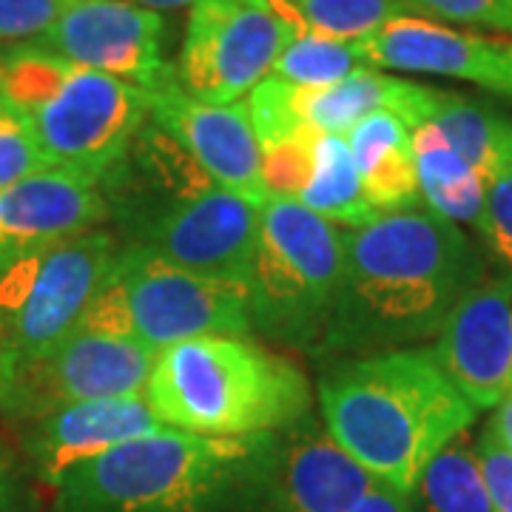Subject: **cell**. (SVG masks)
Returning <instances> with one entry per match:
<instances>
[{
  "mask_svg": "<svg viewBox=\"0 0 512 512\" xmlns=\"http://www.w3.org/2000/svg\"><path fill=\"white\" fill-rule=\"evenodd\" d=\"M410 512H493L470 430L456 436L421 470L410 493Z\"/></svg>",
  "mask_w": 512,
  "mask_h": 512,
  "instance_id": "cell-24",
  "label": "cell"
},
{
  "mask_svg": "<svg viewBox=\"0 0 512 512\" xmlns=\"http://www.w3.org/2000/svg\"><path fill=\"white\" fill-rule=\"evenodd\" d=\"M120 242L94 228L0 271V373L63 342L89 311Z\"/></svg>",
  "mask_w": 512,
  "mask_h": 512,
  "instance_id": "cell-9",
  "label": "cell"
},
{
  "mask_svg": "<svg viewBox=\"0 0 512 512\" xmlns=\"http://www.w3.org/2000/svg\"><path fill=\"white\" fill-rule=\"evenodd\" d=\"M3 52H6V49H0V57H3Z\"/></svg>",
  "mask_w": 512,
  "mask_h": 512,
  "instance_id": "cell-36",
  "label": "cell"
},
{
  "mask_svg": "<svg viewBox=\"0 0 512 512\" xmlns=\"http://www.w3.org/2000/svg\"><path fill=\"white\" fill-rule=\"evenodd\" d=\"M439 100V89L402 80L370 66L319 89L293 86V109L299 123L319 134H342V137L376 111H393L410 128L419 126L421 120L433 114Z\"/></svg>",
  "mask_w": 512,
  "mask_h": 512,
  "instance_id": "cell-19",
  "label": "cell"
},
{
  "mask_svg": "<svg viewBox=\"0 0 512 512\" xmlns=\"http://www.w3.org/2000/svg\"><path fill=\"white\" fill-rule=\"evenodd\" d=\"M359 43L370 69L464 80L512 100V37L481 35L404 15Z\"/></svg>",
  "mask_w": 512,
  "mask_h": 512,
  "instance_id": "cell-14",
  "label": "cell"
},
{
  "mask_svg": "<svg viewBox=\"0 0 512 512\" xmlns=\"http://www.w3.org/2000/svg\"><path fill=\"white\" fill-rule=\"evenodd\" d=\"M49 168L26 114L0 94V188Z\"/></svg>",
  "mask_w": 512,
  "mask_h": 512,
  "instance_id": "cell-27",
  "label": "cell"
},
{
  "mask_svg": "<svg viewBox=\"0 0 512 512\" xmlns=\"http://www.w3.org/2000/svg\"><path fill=\"white\" fill-rule=\"evenodd\" d=\"M163 43L160 12L131 0H69L35 46L151 94L174 77V69L163 60Z\"/></svg>",
  "mask_w": 512,
  "mask_h": 512,
  "instance_id": "cell-12",
  "label": "cell"
},
{
  "mask_svg": "<svg viewBox=\"0 0 512 512\" xmlns=\"http://www.w3.org/2000/svg\"><path fill=\"white\" fill-rule=\"evenodd\" d=\"M0 94L35 128L49 168L100 180L151 117V94L120 77L74 66L35 43L0 57Z\"/></svg>",
  "mask_w": 512,
  "mask_h": 512,
  "instance_id": "cell-6",
  "label": "cell"
},
{
  "mask_svg": "<svg viewBox=\"0 0 512 512\" xmlns=\"http://www.w3.org/2000/svg\"><path fill=\"white\" fill-rule=\"evenodd\" d=\"M69 0H0V49L37 43Z\"/></svg>",
  "mask_w": 512,
  "mask_h": 512,
  "instance_id": "cell-30",
  "label": "cell"
},
{
  "mask_svg": "<svg viewBox=\"0 0 512 512\" xmlns=\"http://www.w3.org/2000/svg\"><path fill=\"white\" fill-rule=\"evenodd\" d=\"M373 484L330 436L319 410L276 433L274 512H350Z\"/></svg>",
  "mask_w": 512,
  "mask_h": 512,
  "instance_id": "cell-18",
  "label": "cell"
},
{
  "mask_svg": "<svg viewBox=\"0 0 512 512\" xmlns=\"http://www.w3.org/2000/svg\"><path fill=\"white\" fill-rule=\"evenodd\" d=\"M484 276L473 239L424 205L345 228L342 282L319 353L365 356L436 339Z\"/></svg>",
  "mask_w": 512,
  "mask_h": 512,
  "instance_id": "cell-1",
  "label": "cell"
},
{
  "mask_svg": "<svg viewBox=\"0 0 512 512\" xmlns=\"http://www.w3.org/2000/svg\"><path fill=\"white\" fill-rule=\"evenodd\" d=\"M365 66V52L359 40H339V37L302 29V32H293L282 55L276 57L271 74L291 86L319 89Z\"/></svg>",
  "mask_w": 512,
  "mask_h": 512,
  "instance_id": "cell-26",
  "label": "cell"
},
{
  "mask_svg": "<svg viewBox=\"0 0 512 512\" xmlns=\"http://www.w3.org/2000/svg\"><path fill=\"white\" fill-rule=\"evenodd\" d=\"M80 325L126 336L154 353L200 336L254 333L245 282L194 274L123 245Z\"/></svg>",
  "mask_w": 512,
  "mask_h": 512,
  "instance_id": "cell-8",
  "label": "cell"
},
{
  "mask_svg": "<svg viewBox=\"0 0 512 512\" xmlns=\"http://www.w3.org/2000/svg\"><path fill=\"white\" fill-rule=\"evenodd\" d=\"M146 399L165 427L214 439L279 433L313 410L308 376L251 336H200L160 350Z\"/></svg>",
  "mask_w": 512,
  "mask_h": 512,
  "instance_id": "cell-5",
  "label": "cell"
},
{
  "mask_svg": "<svg viewBox=\"0 0 512 512\" xmlns=\"http://www.w3.org/2000/svg\"><path fill=\"white\" fill-rule=\"evenodd\" d=\"M476 231L504 274L512 276V171L487 185Z\"/></svg>",
  "mask_w": 512,
  "mask_h": 512,
  "instance_id": "cell-28",
  "label": "cell"
},
{
  "mask_svg": "<svg viewBox=\"0 0 512 512\" xmlns=\"http://www.w3.org/2000/svg\"><path fill=\"white\" fill-rule=\"evenodd\" d=\"M413 160L421 205L456 225H478L487 183L427 117L413 126Z\"/></svg>",
  "mask_w": 512,
  "mask_h": 512,
  "instance_id": "cell-21",
  "label": "cell"
},
{
  "mask_svg": "<svg viewBox=\"0 0 512 512\" xmlns=\"http://www.w3.org/2000/svg\"><path fill=\"white\" fill-rule=\"evenodd\" d=\"M293 32H319L339 40H365L390 20L416 15L407 0H271Z\"/></svg>",
  "mask_w": 512,
  "mask_h": 512,
  "instance_id": "cell-25",
  "label": "cell"
},
{
  "mask_svg": "<svg viewBox=\"0 0 512 512\" xmlns=\"http://www.w3.org/2000/svg\"><path fill=\"white\" fill-rule=\"evenodd\" d=\"M350 512H410V495L376 481Z\"/></svg>",
  "mask_w": 512,
  "mask_h": 512,
  "instance_id": "cell-33",
  "label": "cell"
},
{
  "mask_svg": "<svg viewBox=\"0 0 512 512\" xmlns=\"http://www.w3.org/2000/svg\"><path fill=\"white\" fill-rule=\"evenodd\" d=\"M416 18L512 32V0H407Z\"/></svg>",
  "mask_w": 512,
  "mask_h": 512,
  "instance_id": "cell-29",
  "label": "cell"
},
{
  "mask_svg": "<svg viewBox=\"0 0 512 512\" xmlns=\"http://www.w3.org/2000/svg\"><path fill=\"white\" fill-rule=\"evenodd\" d=\"M293 26L271 0H197L174 77L205 103H237L274 72Z\"/></svg>",
  "mask_w": 512,
  "mask_h": 512,
  "instance_id": "cell-11",
  "label": "cell"
},
{
  "mask_svg": "<svg viewBox=\"0 0 512 512\" xmlns=\"http://www.w3.org/2000/svg\"><path fill=\"white\" fill-rule=\"evenodd\" d=\"M476 458L493 512H512V453L484 430L476 439Z\"/></svg>",
  "mask_w": 512,
  "mask_h": 512,
  "instance_id": "cell-31",
  "label": "cell"
},
{
  "mask_svg": "<svg viewBox=\"0 0 512 512\" xmlns=\"http://www.w3.org/2000/svg\"><path fill=\"white\" fill-rule=\"evenodd\" d=\"M345 265V228L299 202L265 197L248 268L251 325L262 339L319 350Z\"/></svg>",
  "mask_w": 512,
  "mask_h": 512,
  "instance_id": "cell-7",
  "label": "cell"
},
{
  "mask_svg": "<svg viewBox=\"0 0 512 512\" xmlns=\"http://www.w3.org/2000/svg\"><path fill=\"white\" fill-rule=\"evenodd\" d=\"M151 120L163 126L205 168V174L245 200L262 205V148L248 103H205L185 94L171 77L151 92Z\"/></svg>",
  "mask_w": 512,
  "mask_h": 512,
  "instance_id": "cell-15",
  "label": "cell"
},
{
  "mask_svg": "<svg viewBox=\"0 0 512 512\" xmlns=\"http://www.w3.org/2000/svg\"><path fill=\"white\" fill-rule=\"evenodd\" d=\"M100 180L72 168H43L0 188V271L94 228H106Z\"/></svg>",
  "mask_w": 512,
  "mask_h": 512,
  "instance_id": "cell-16",
  "label": "cell"
},
{
  "mask_svg": "<svg viewBox=\"0 0 512 512\" xmlns=\"http://www.w3.org/2000/svg\"><path fill=\"white\" fill-rule=\"evenodd\" d=\"M171 430L151 410L146 393L66 404L55 413L20 424V450L40 484H55L72 467L109 453L111 447Z\"/></svg>",
  "mask_w": 512,
  "mask_h": 512,
  "instance_id": "cell-17",
  "label": "cell"
},
{
  "mask_svg": "<svg viewBox=\"0 0 512 512\" xmlns=\"http://www.w3.org/2000/svg\"><path fill=\"white\" fill-rule=\"evenodd\" d=\"M109 231L194 274L245 282L254 256L256 202L214 183L151 117L100 177Z\"/></svg>",
  "mask_w": 512,
  "mask_h": 512,
  "instance_id": "cell-2",
  "label": "cell"
},
{
  "mask_svg": "<svg viewBox=\"0 0 512 512\" xmlns=\"http://www.w3.org/2000/svg\"><path fill=\"white\" fill-rule=\"evenodd\" d=\"M322 220L345 228H359L373 217V205L367 202L359 171L350 157L348 140L342 134H319L313 146L311 174L299 188L296 200Z\"/></svg>",
  "mask_w": 512,
  "mask_h": 512,
  "instance_id": "cell-23",
  "label": "cell"
},
{
  "mask_svg": "<svg viewBox=\"0 0 512 512\" xmlns=\"http://www.w3.org/2000/svg\"><path fill=\"white\" fill-rule=\"evenodd\" d=\"M319 416L370 476L410 495L430 458L467 433L478 410L433 345H416L330 367L319 379Z\"/></svg>",
  "mask_w": 512,
  "mask_h": 512,
  "instance_id": "cell-3",
  "label": "cell"
},
{
  "mask_svg": "<svg viewBox=\"0 0 512 512\" xmlns=\"http://www.w3.org/2000/svg\"><path fill=\"white\" fill-rule=\"evenodd\" d=\"M0 512H40L32 478L6 450H0Z\"/></svg>",
  "mask_w": 512,
  "mask_h": 512,
  "instance_id": "cell-32",
  "label": "cell"
},
{
  "mask_svg": "<svg viewBox=\"0 0 512 512\" xmlns=\"http://www.w3.org/2000/svg\"><path fill=\"white\" fill-rule=\"evenodd\" d=\"M430 120L487 185L512 171V117L461 94L441 92Z\"/></svg>",
  "mask_w": 512,
  "mask_h": 512,
  "instance_id": "cell-22",
  "label": "cell"
},
{
  "mask_svg": "<svg viewBox=\"0 0 512 512\" xmlns=\"http://www.w3.org/2000/svg\"><path fill=\"white\" fill-rule=\"evenodd\" d=\"M131 3H137V6H146L151 12H177V9H191L197 0H131Z\"/></svg>",
  "mask_w": 512,
  "mask_h": 512,
  "instance_id": "cell-35",
  "label": "cell"
},
{
  "mask_svg": "<svg viewBox=\"0 0 512 512\" xmlns=\"http://www.w3.org/2000/svg\"><path fill=\"white\" fill-rule=\"evenodd\" d=\"M484 430L493 433L495 439L501 441L512 453V393L498 407H493V419H490V424Z\"/></svg>",
  "mask_w": 512,
  "mask_h": 512,
  "instance_id": "cell-34",
  "label": "cell"
},
{
  "mask_svg": "<svg viewBox=\"0 0 512 512\" xmlns=\"http://www.w3.org/2000/svg\"><path fill=\"white\" fill-rule=\"evenodd\" d=\"M154 359L126 336L77 325L55 348L0 373V416L20 427L66 404L146 393Z\"/></svg>",
  "mask_w": 512,
  "mask_h": 512,
  "instance_id": "cell-10",
  "label": "cell"
},
{
  "mask_svg": "<svg viewBox=\"0 0 512 512\" xmlns=\"http://www.w3.org/2000/svg\"><path fill=\"white\" fill-rule=\"evenodd\" d=\"M433 345L441 367L476 410L512 393V276H484L458 299Z\"/></svg>",
  "mask_w": 512,
  "mask_h": 512,
  "instance_id": "cell-13",
  "label": "cell"
},
{
  "mask_svg": "<svg viewBox=\"0 0 512 512\" xmlns=\"http://www.w3.org/2000/svg\"><path fill=\"white\" fill-rule=\"evenodd\" d=\"M353 165L376 214L419 208L413 128L393 111H376L345 134Z\"/></svg>",
  "mask_w": 512,
  "mask_h": 512,
  "instance_id": "cell-20",
  "label": "cell"
},
{
  "mask_svg": "<svg viewBox=\"0 0 512 512\" xmlns=\"http://www.w3.org/2000/svg\"><path fill=\"white\" fill-rule=\"evenodd\" d=\"M276 433L214 439L160 430L72 467L55 512H274Z\"/></svg>",
  "mask_w": 512,
  "mask_h": 512,
  "instance_id": "cell-4",
  "label": "cell"
}]
</instances>
